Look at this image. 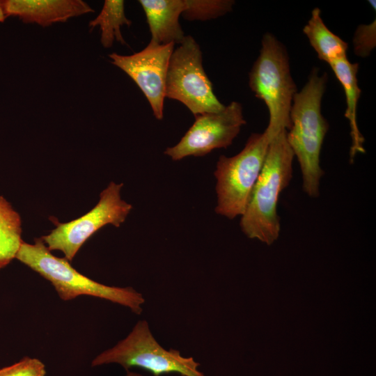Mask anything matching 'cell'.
<instances>
[{
  "label": "cell",
  "mask_w": 376,
  "mask_h": 376,
  "mask_svg": "<svg viewBox=\"0 0 376 376\" xmlns=\"http://www.w3.org/2000/svg\"><path fill=\"white\" fill-rule=\"evenodd\" d=\"M328 77L313 68L308 80L292 100L290 112V126L286 139L296 157L302 176V189L311 198L320 194L322 146L329 125L321 112V103Z\"/></svg>",
  "instance_id": "cell-1"
},
{
  "label": "cell",
  "mask_w": 376,
  "mask_h": 376,
  "mask_svg": "<svg viewBox=\"0 0 376 376\" xmlns=\"http://www.w3.org/2000/svg\"><path fill=\"white\" fill-rule=\"evenodd\" d=\"M284 130L271 140L265 160L250 201L241 216L240 228L251 239L267 244L279 236L281 224L277 204L281 193L292 178L294 154Z\"/></svg>",
  "instance_id": "cell-2"
},
{
  "label": "cell",
  "mask_w": 376,
  "mask_h": 376,
  "mask_svg": "<svg viewBox=\"0 0 376 376\" xmlns=\"http://www.w3.org/2000/svg\"><path fill=\"white\" fill-rule=\"evenodd\" d=\"M15 258L49 281L63 301L88 295L128 307L136 314L142 312L145 299L141 293L130 287L109 286L81 274L66 258L54 256L41 237L33 244L22 242Z\"/></svg>",
  "instance_id": "cell-3"
},
{
  "label": "cell",
  "mask_w": 376,
  "mask_h": 376,
  "mask_svg": "<svg viewBox=\"0 0 376 376\" xmlns=\"http://www.w3.org/2000/svg\"><path fill=\"white\" fill-rule=\"evenodd\" d=\"M249 85L268 109L269 120L265 130L271 139L288 130L297 88L291 75L288 51L271 33H265L262 38L260 54L249 73Z\"/></svg>",
  "instance_id": "cell-4"
},
{
  "label": "cell",
  "mask_w": 376,
  "mask_h": 376,
  "mask_svg": "<svg viewBox=\"0 0 376 376\" xmlns=\"http://www.w3.org/2000/svg\"><path fill=\"white\" fill-rule=\"evenodd\" d=\"M271 140L266 130L253 133L239 153L230 157H219L214 171L217 198L215 212L218 214L233 219L244 214Z\"/></svg>",
  "instance_id": "cell-5"
},
{
  "label": "cell",
  "mask_w": 376,
  "mask_h": 376,
  "mask_svg": "<svg viewBox=\"0 0 376 376\" xmlns=\"http://www.w3.org/2000/svg\"><path fill=\"white\" fill-rule=\"evenodd\" d=\"M109 363H118L126 370L140 368L154 376L170 373L205 376L198 370L200 363L193 357H185L179 350L162 347L153 337L146 320L138 321L125 338L95 357L91 366Z\"/></svg>",
  "instance_id": "cell-6"
},
{
  "label": "cell",
  "mask_w": 376,
  "mask_h": 376,
  "mask_svg": "<svg viewBox=\"0 0 376 376\" xmlns=\"http://www.w3.org/2000/svg\"><path fill=\"white\" fill-rule=\"evenodd\" d=\"M171 56L166 78V97L185 104L194 115L218 112L225 106L214 95L194 38L185 36Z\"/></svg>",
  "instance_id": "cell-7"
},
{
  "label": "cell",
  "mask_w": 376,
  "mask_h": 376,
  "mask_svg": "<svg viewBox=\"0 0 376 376\" xmlns=\"http://www.w3.org/2000/svg\"><path fill=\"white\" fill-rule=\"evenodd\" d=\"M123 184L111 182L100 193L97 205L78 219L58 223L56 227L41 239L49 251H60L65 258L72 261L85 242L107 224L119 227L132 209L131 204L121 198Z\"/></svg>",
  "instance_id": "cell-8"
},
{
  "label": "cell",
  "mask_w": 376,
  "mask_h": 376,
  "mask_svg": "<svg viewBox=\"0 0 376 376\" xmlns=\"http://www.w3.org/2000/svg\"><path fill=\"white\" fill-rule=\"evenodd\" d=\"M194 116V124L180 141L164 151L174 161L188 156H204L214 149L227 148L246 124L242 104L235 101L220 111Z\"/></svg>",
  "instance_id": "cell-9"
},
{
  "label": "cell",
  "mask_w": 376,
  "mask_h": 376,
  "mask_svg": "<svg viewBox=\"0 0 376 376\" xmlns=\"http://www.w3.org/2000/svg\"><path fill=\"white\" fill-rule=\"evenodd\" d=\"M174 46V43L158 45L150 41L143 49L132 55L109 54L111 63L141 90L157 120L164 116L166 73Z\"/></svg>",
  "instance_id": "cell-10"
},
{
  "label": "cell",
  "mask_w": 376,
  "mask_h": 376,
  "mask_svg": "<svg viewBox=\"0 0 376 376\" xmlns=\"http://www.w3.org/2000/svg\"><path fill=\"white\" fill-rule=\"evenodd\" d=\"M1 4L6 17H17L24 23L42 26L94 12L82 0H3Z\"/></svg>",
  "instance_id": "cell-11"
},
{
  "label": "cell",
  "mask_w": 376,
  "mask_h": 376,
  "mask_svg": "<svg viewBox=\"0 0 376 376\" xmlns=\"http://www.w3.org/2000/svg\"><path fill=\"white\" fill-rule=\"evenodd\" d=\"M145 12L151 35L158 45L180 44L185 37L179 17L186 8V0H139Z\"/></svg>",
  "instance_id": "cell-12"
},
{
  "label": "cell",
  "mask_w": 376,
  "mask_h": 376,
  "mask_svg": "<svg viewBox=\"0 0 376 376\" xmlns=\"http://www.w3.org/2000/svg\"><path fill=\"white\" fill-rule=\"evenodd\" d=\"M329 66L344 89L346 100L345 117L350 123L352 139L350 155V160H353L357 153L365 152L364 138L357 120V104L361 94L357 79L359 63H352L347 58H344L331 63Z\"/></svg>",
  "instance_id": "cell-13"
},
{
  "label": "cell",
  "mask_w": 376,
  "mask_h": 376,
  "mask_svg": "<svg viewBox=\"0 0 376 376\" xmlns=\"http://www.w3.org/2000/svg\"><path fill=\"white\" fill-rule=\"evenodd\" d=\"M303 32L320 60L329 65L347 58L348 44L327 28L319 8L312 10L310 19L303 28Z\"/></svg>",
  "instance_id": "cell-14"
},
{
  "label": "cell",
  "mask_w": 376,
  "mask_h": 376,
  "mask_svg": "<svg viewBox=\"0 0 376 376\" xmlns=\"http://www.w3.org/2000/svg\"><path fill=\"white\" fill-rule=\"evenodd\" d=\"M132 21L125 14L124 1L106 0L99 15L89 22L91 29L99 26L100 42L104 48H110L114 41L125 45L120 28L130 26Z\"/></svg>",
  "instance_id": "cell-15"
},
{
  "label": "cell",
  "mask_w": 376,
  "mask_h": 376,
  "mask_svg": "<svg viewBox=\"0 0 376 376\" xmlns=\"http://www.w3.org/2000/svg\"><path fill=\"white\" fill-rule=\"evenodd\" d=\"M22 221L10 203L0 196V269L14 258L22 243Z\"/></svg>",
  "instance_id": "cell-16"
},
{
  "label": "cell",
  "mask_w": 376,
  "mask_h": 376,
  "mask_svg": "<svg viewBox=\"0 0 376 376\" xmlns=\"http://www.w3.org/2000/svg\"><path fill=\"white\" fill-rule=\"evenodd\" d=\"M234 4L233 0H186L181 15L189 21L214 19L230 12Z\"/></svg>",
  "instance_id": "cell-17"
},
{
  "label": "cell",
  "mask_w": 376,
  "mask_h": 376,
  "mask_svg": "<svg viewBox=\"0 0 376 376\" xmlns=\"http://www.w3.org/2000/svg\"><path fill=\"white\" fill-rule=\"evenodd\" d=\"M45 366L40 359L24 357L13 365L0 368V376H45Z\"/></svg>",
  "instance_id": "cell-18"
},
{
  "label": "cell",
  "mask_w": 376,
  "mask_h": 376,
  "mask_svg": "<svg viewBox=\"0 0 376 376\" xmlns=\"http://www.w3.org/2000/svg\"><path fill=\"white\" fill-rule=\"evenodd\" d=\"M375 19L369 24L359 25L354 35V54L361 57H367L375 47Z\"/></svg>",
  "instance_id": "cell-19"
},
{
  "label": "cell",
  "mask_w": 376,
  "mask_h": 376,
  "mask_svg": "<svg viewBox=\"0 0 376 376\" xmlns=\"http://www.w3.org/2000/svg\"><path fill=\"white\" fill-rule=\"evenodd\" d=\"M6 18V16L4 14V12L2 8L1 1H0V22H4Z\"/></svg>",
  "instance_id": "cell-20"
},
{
  "label": "cell",
  "mask_w": 376,
  "mask_h": 376,
  "mask_svg": "<svg viewBox=\"0 0 376 376\" xmlns=\"http://www.w3.org/2000/svg\"><path fill=\"white\" fill-rule=\"evenodd\" d=\"M126 371H127V373H126L125 376H144V375H141L139 373L130 371V370H126Z\"/></svg>",
  "instance_id": "cell-21"
}]
</instances>
